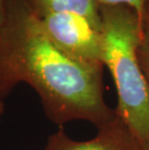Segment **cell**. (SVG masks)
<instances>
[{
	"instance_id": "6da1fadb",
	"label": "cell",
	"mask_w": 149,
	"mask_h": 150,
	"mask_svg": "<svg viewBox=\"0 0 149 150\" xmlns=\"http://www.w3.org/2000/svg\"><path fill=\"white\" fill-rule=\"evenodd\" d=\"M103 70L56 47L24 0H6L0 18V101L25 83L52 122L86 121L99 129L116 115L104 97Z\"/></svg>"
},
{
	"instance_id": "9c48e42d",
	"label": "cell",
	"mask_w": 149,
	"mask_h": 150,
	"mask_svg": "<svg viewBox=\"0 0 149 150\" xmlns=\"http://www.w3.org/2000/svg\"><path fill=\"white\" fill-rule=\"evenodd\" d=\"M144 150H149V148H147V149H144Z\"/></svg>"
},
{
	"instance_id": "5b68a950",
	"label": "cell",
	"mask_w": 149,
	"mask_h": 150,
	"mask_svg": "<svg viewBox=\"0 0 149 150\" xmlns=\"http://www.w3.org/2000/svg\"><path fill=\"white\" fill-rule=\"evenodd\" d=\"M33 13L41 18L49 13L70 12L87 18L101 31V13L98 0H24Z\"/></svg>"
},
{
	"instance_id": "3957f363",
	"label": "cell",
	"mask_w": 149,
	"mask_h": 150,
	"mask_svg": "<svg viewBox=\"0 0 149 150\" xmlns=\"http://www.w3.org/2000/svg\"><path fill=\"white\" fill-rule=\"evenodd\" d=\"M56 47L82 64L103 68V37L91 22L70 12L49 13L39 18Z\"/></svg>"
},
{
	"instance_id": "277c9868",
	"label": "cell",
	"mask_w": 149,
	"mask_h": 150,
	"mask_svg": "<svg viewBox=\"0 0 149 150\" xmlns=\"http://www.w3.org/2000/svg\"><path fill=\"white\" fill-rule=\"evenodd\" d=\"M44 150H142L125 123L115 115L90 139L76 140L63 129L52 134Z\"/></svg>"
},
{
	"instance_id": "8992f818",
	"label": "cell",
	"mask_w": 149,
	"mask_h": 150,
	"mask_svg": "<svg viewBox=\"0 0 149 150\" xmlns=\"http://www.w3.org/2000/svg\"><path fill=\"white\" fill-rule=\"evenodd\" d=\"M138 53L139 64L146 79L149 91V3L142 18V35Z\"/></svg>"
},
{
	"instance_id": "ba28073f",
	"label": "cell",
	"mask_w": 149,
	"mask_h": 150,
	"mask_svg": "<svg viewBox=\"0 0 149 150\" xmlns=\"http://www.w3.org/2000/svg\"><path fill=\"white\" fill-rule=\"evenodd\" d=\"M5 3H6V0H0V18H1V16L3 15V12H4Z\"/></svg>"
},
{
	"instance_id": "7a4b0ae2",
	"label": "cell",
	"mask_w": 149,
	"mask_h": 150,
	"mask_svg": "<svg viewBox=\"0 0 149 150\" xmlns=\"http://www.w3.org/2000/svg\"><path fill=\"white\" fill-rule=\"evenodd\" d=\"M103 64L117 93L116 115L142 150L149 148V91L138 60L142 20L125 5L100 6Z\"/></svg>"
},
{
	"instance_id": "52a82bcc",
	"label": "cell",
	"mask_w": 149,
	"mask_h": 150,
	"mask_svg": "<svg viewBox=\"0 0 149 150\" xmlns=\"http://www.w3.org/2000/svg\"><path fill=\"white\" fill-rule=\"evenodd\" d=\"M100 6H116L125 5L134 9L138 14L141 20L143 18L145 9L147 7L149 0H98Z\"/></svg>"
}]
</instances>
